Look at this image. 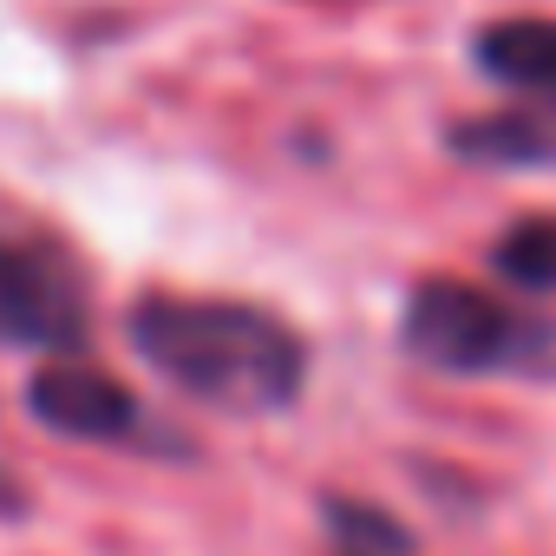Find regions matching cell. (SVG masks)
I'll return each instance as SVG.
<instances>
[{"label": "cell", "mask_w": 556, "mask_h": 556, "mask_svg": "<svg viewBox=\"0 0 556 556\" xmlns=\"http://www.w3.org/2000/svg\"><path fill=\"white\" fill-rule=\"evenodd\" d=\"M144 367H157L177 393L268 419L289 413L308 387V348L302 334L255 302H203V295H144L125 321Z\"/></svg>", "instance_id": "cell-1"}, {"label": "cell", "mask_w": 556, "mask_h": 556, "mask_svg": "<svg viewBox=\"0 0 556 556\" xmlns=\"http://www.w3.org/2000/svg\"><path fill=\"white\" fill-rule=\"evenodd\" d=\"M27 413L60 432V439H86V445H131V452H184V439H164L157 419L138 406L131 387H118L105 367L86 361H53L27 380Z\"/></svg>", "instance_id": "cell-3"}, {"label": "cell", "mask_w": 556, "mask_h": 556, "mask_svg": "<svg viewBox=\"0 0 556 556\" xmlns=\"http://www.w3.org/2000/svg\"><path fill=\"white\" fill-rule=\"evenodd\" d=\"M491 268L523 295H556V216H517L491 242Z\"/></svg>", "instance_id": "cell-7"}, {"label": "cell", "mask_w": 556, "mask_h": 556, "mask_svg": "<svg viewBox=\"0 0 556 556\" xmlns=\"http://www.w3.org/2000/svg\"><path fill=\"white\" fill-rule=\"evenodd\" d=\"M400 348L458 380H556V321L452 275L413 282L400 308Z\"/></svg>", "instance_id": "cell-2"}, {"label": "cell", "mask_w": 556, "mask_h": 556, "mask_svg": "<svg viewBox=\"0 0 556 556\" xmlns=\"http://www.w3.org/2000/svg\"><path fill=\"white\" fill-rule=\"evenodd\" d=\"M14 517H27V484L0 465V523H14Z\"/></svg>", "instance_id": "cell-8"}, {"label": "cell", "mask_w": 556, "mask_h": 556, "mask_svg": "<svg viewBox=\"0 0 556 556\" xmlns=\"http://www.w3.org/2000/svg\"><path fill=\"white\" fill-rule=\"evenodd\" d=\"M452 151L471 164H549L556 157V125L536 112H497V118H465L452 125Z\"/></svg>", "instance_id": "cell-6"}, {"label": "cell", "mask_w": 556, "mask_h": 556, "mask_svg": "<svg viewBox=\"0 0 556 556\" xmlns=\"http://www.w3.org/2000/svg\"><path fill=\"white\" fill-rule=\"evenodd\" d=\"M471 60L530 99H556V21H497L471 40Z\"/></svg>", "instance_id": "cell-5"}, {"label": "cell", "mask_w": 556, "mask_h": 556, "mask_svg": "<svg viewBox=\"0 0 556 556\" xmlns=\"http://www.w3.org/2000/svg\"><path fill=\"white\" fill-rule=\"evenodd\" d=\"M86 341V289L79 275L27 242L0 236V348L66 354Z\"/></svg>", "instance_id": "cell-4"}]
</instances>
